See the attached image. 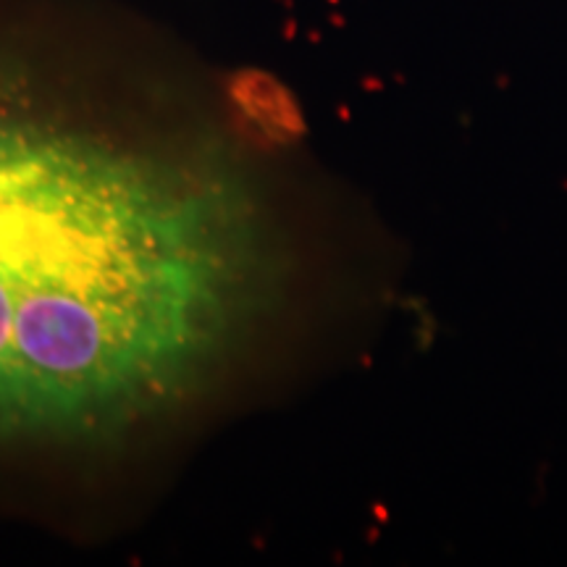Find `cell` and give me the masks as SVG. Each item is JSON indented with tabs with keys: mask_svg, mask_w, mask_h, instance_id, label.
Returning <instances> with one entry per match:
<instances>
[{
	"mask_svg": "<svg viewBox=\"0 0 567 567\" xmlns=\"http://www.w3.org/2000/svg\"><path fill=\"white\" fill-rule=\"evenodd\" d=\"M0 11V460H109L197 413L271 258L168 71Z\"/></svg>",
	"mask_w": 567,
	"mask_h": 567,
	"instance_id": "1",
	"label": "cell"
}]
</instances>
